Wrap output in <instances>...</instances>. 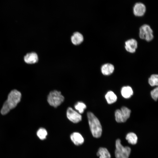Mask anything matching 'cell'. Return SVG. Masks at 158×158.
<instances>
[{"mask_svg":"<svg viewBox=\"0 0 158 158\" xmlns=\"http://www.w3.org/2000/svg\"><path fill=\"white\" fill-rule=\"evenodd\" d=\"M21 95L20 92L16 90L11 91L8 95L7 100L4 104L1 111V114H6L15 107L20 101Z\"/></svg>","mask_w":158,"mask_h":158,"instance_id":"cell-1","label":"cell"},{"mask_svg":"<svg viewBox=\"0 0 158 158\" xmlns=\"http://www.w3.org/2000/svg\"><path fill=\"white\" fill-rule=\"evenodd\" d=\"M87 117L90 130L93 136L96 138L101 137L102 134V127L98 118L91 112L87 113Z\"/></svg>","mask_w":158,"mask_h":158,"instance_id":"cell-2","label":"cell"},{"mask_svg":"<svg viewBox=\"0 0 158 158\" xmlns=\"http://www.w3.org/2000/svg\"><path fill=\"white\" fill-rule=\"evenodd\" d=\"M115 147V155L116 158H129L131 151L130 147L123 145L119 139L116 141Z\"/></svg>","mask_w":158,"mask_h":158,"instance_id":"cell-3","label":"cell"},{"mask_svg":"<svg viewBox=\"0 0 158 158\" xmlns=\"http://www.w3.org/2000/svg\"><path fill=\"white\" fill-rule=\"evenodd\" d=\"M64 99V97L60 92L54 90L50 92L47 100L50 105L56 108L63 102Z\"/></svg>","mask_w":158,"mask_h":158,"instance_id":"cell-4","label":"cell"},{"mask_svg":"<svg viewBox=\"0 0 158 158\" xmlns=\"http://www.w3.org/2000/svg\"><path fill=\"white\" fill-rule=\"evenodd\" d=\"M131 110L125 107H123L121 109L116 110L115 113V120L118 123L126 122L130 116Z\"/></svg>","mask_w":158,"mask_h":158,"instance_id":"cell-5","label":"cell"},{"mask_svg":"<svg viewBox=\"0 0 158 158\" xmlns=\"http://www.w3.org/2000/svg\"><path fill=\"white\" fill-rule=\"evenodd\" d=\"M139 35L141 39L148 42L152 40L154 37L152 29L147 24L143 25L140 28Z\"/></svg>","mask_w":158,"mask_h":158,"instance_id":"cell-6","label":"cell"},{"mask_svg":"<svg viewBox=\"0 0 158 158\" xmlns=\"http://www.w3.org/2000/svg\"><path fill=\"white\" fill-rule=\"evenodd\" d=\"M66 115L68 119L73 123H78L82 120L80 114L71 107H69L67 109Z\"/></svg>","mask_w":158,"mask_h":158,"instance_id":"cell-7","label":"cell"},{"mask_svg":"<svg viewBox=\"0 0 158 158\" xmlns=\"http://www.w3.org/2000/svg\"><path fill=\"white\" fill-rule=\"evenodd\" d=\"M133 13L137 16L140 17L143 16L146 11V7L143 3L138 2L134 5L133 8Z\"/></svg>","mask_w":158,"mask_h":158,"instance_id":"cell-8","label":"cell"},{"mask_svg":"<svg viewBox=\"0 0 158 158\" xmlns=\"http://www.w3.org/2000/svg\"><path fill=\"white\" fill-rule=\"evenodd\" d=\"M138 43L137 41L133 39H129L125 42V48L128 52L133 53L137 48Z\"/></svg>","mask_w":158,"mask_h":158,"instance_id":"cell-9","label":"cell"},{"mask_svg":"<svg viewBox=\"0 0 158 158\" xmlns=\"http://www.w3.org/2000/svg\"><path fill=\"white\" fill-rule=\"evenodd\" d=\"M70 138L72 142L76 145H79L83 143L84 138L78 132H74L70 135Z\"/></svg>","mask_w":158,"mask_h":158,"instance_id":"cell-10","label":"cell"},{"mask_svg":"<svg viewBox=\"0 0 158 158\" xmlns=\"http://www.w3.org/2000/svg\"><path fill=\"white\" fill-rule=\"evenodd\" d=\"M38 56L35 52H31L27 54L24 57L25 62L28 64H33L37 62Z\"/></svg>","mask_w":158,"mask_h":158,"instance_id":"cell-11","label":"cell"},{"mask_svg":"<svg viewBox=\"0 0 158 158\" xmlns=\"http://www.w3.org/2000/svg\"><path fill=\"white\" fill-rule=\"evenodd\" d=\"M114 69V66L109 63L103 65L101 68V71L103 74L105 75H109L112 74Z\"/></svg>","mask_w":158,"mask_h":158,"instance_id":"cell-12","label":"cell"},{"mask_svg":"<svg viewBox=\"0 0 158 158\" xmlns=\"http://www.w3.org/2000/svg\"><path fill=\"white\" fill-rule=\"evenodd\" d=\"M72 43L75 45L81 44L83 40V35L80 33L76 32L74 33L71 37Z\"/></svg>","mask_w":158,"mask_h":158,"instance_id":"cell-13","label":"cell"},{"mask_svg":"<svg viewBox=\"0 0 158 158\" xmlns=\"http://www.w3.org/2000/svg\"><path fill=\"white\" fill-rule=\"evenodd\" d=\"M97 154L99 158H111L110 153L107 149L105 147H100Z\"/></svg>","mask_w":158,"mask_h":158,"instance_id":"cell-14","label":"cell"},{"mask_svg":"<svg viewBox=\"0 0 158 158\" xmlns=\"http://www.w3.org/2000/svg\"><path fill=\"white\" fill-rule=\"evenodd\" d=\"M121 92L122 96L126 99L130 98L133 93L132 88L129 86L123 87L121 89Z\"/></svg>","mask_w":158,"mask_h":158,"instance_id":"cell-15","label":"cell"},{"mask_svg":"<svg viewBox=\"0 0 158 158\" xmlns=\"http://www.w3.org/2000/svg\"><path fill=\"white\" fill-rule=\"evenodd\" d=\"M126 139L130 144L135 145L137 144L138 138L136 135L134 133L130 132L126 135Z\"/></svg>","mask_w":158,"mask_h":158,"instance_id":"cell-16","label":"cell"},{"mask_svg":"<svg viewBox=\"0 0 158 158\" xmlns=\"http://www.w3.org/2000/svg\"><path fill=\"white\" fill-rule=\"evenodd\" d=\"M105 98L108 104H111L115 102L117 99L116 95L112 91H110L106 93Z\"/></svg>","mask_w":158,"mask_h":158,"instance_id":"cell-17","label":"cell"},{"mask_svg":"<svg viewBox=\"0 0 158 158\" xmlns=\"http://www.w3.org/2000/svg\"><path fill=\"white\" fill-rule=\"evenodd\" d=\"M74 107L80 114L83 113L85 109L86 108V105L83 102H78L75 105Z\"/></svg>","mask_w":158,"mask_h":158,"instance_id":"cell-18","label":"cell"},{"mask_svg":"<svg viewBox=\"0 0 158 158\" xmlns=\"http://www.w3.org/2000/svg\"><path fill=\"white\" fill-rule=\"evenodd\" d=\"M148 83L152 86H157L158 85V75L152 74L148 79Z\"/></svg>","mask_w":158,"mask_h":158,"instance_id":"cell-19","label":"cell"},{"mask_svg":"<svg viewBox=\"0 0 158 158\" xmlns=\"http://www.w3.org/2000/svg\"><path fill=\"white\" fill-rule=\"evenodd\" d=\"M37 135L38 137L41 140L46 139L47 135V131L44 128H40L37 130Z\"/></svg>","mask_w":158,"mask_h":158,"instance_id":"cell-20","label":"cell"},{"mask_svg":"<svg viewBox=\"0 0 158 158\" xmlns=\"http://www.w3.org/2000/svg\"><path fill=\"white\" fill-rule=\"evenodd\" d=\"M151 95L152 99L155 101H157L158 96V88H154L151 92Z\"/></svg>","mask_w":158,"mask_h":158,"instance_id":"cell-21","label":"cell"}]
</instances>
